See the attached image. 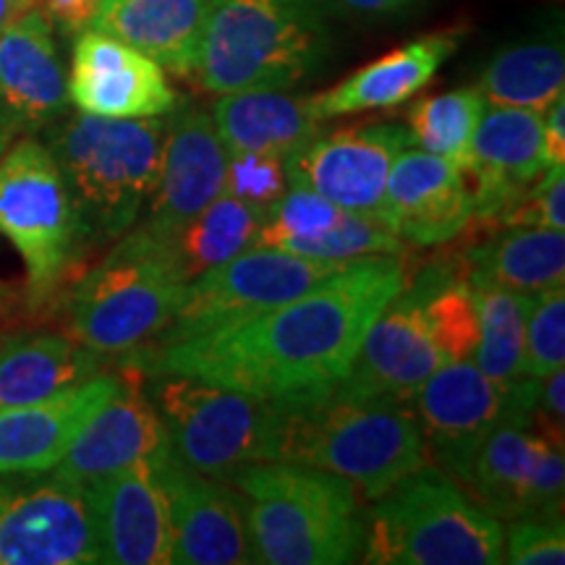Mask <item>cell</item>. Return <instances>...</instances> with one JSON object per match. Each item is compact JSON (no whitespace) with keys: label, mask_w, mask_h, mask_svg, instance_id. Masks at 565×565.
Returning <instances> with one entry per match:
<instances>
[{"label":"cell","mask_w":565,"mask_h":565,"mask_svg":"<svg viewBox=\"0 0 565 565\" xmlns=\"http://www.w3.org/2000/svg\"><path fill=\"white\" fill-rule=\"evenodd\" d=\"M408 278L395 254L353 259L296 299L181 341L126 353L141 374H186L204 383L301 406L341 385L362 338Z\"/></svg>","instance_id":"1"},{"label":"cell","mask_w":565,"mask_h":565,"mask_svg":"<svg viewBox=\"0 0 565 565\" xmlns=\"http://www.w3.org/2000/svg\"><path fill=\"white\" fill-rule=\"evenodd\" d=\"M477 343L475 291L458 254H440L408 275L385 303L333 393L349 401L412 404L429 374L471 359Z\"/></svg>","instance_id":"2"},{"label":"cell","mask_w":565,"mask_h":565,"mask_svg":"<svg viewBox=\"0 0 565 565\" xmlns=\"http://www.w3.org/2000/svg\"><path fill=\"white\" fill-rule=\"evenodd\" d=\"M228 482L244 500L252 563L343 565L362 561L364 511L345 479L288 461H263Z\"/></svg>","instance_id":"3"},{"label":"cell","mask_w":565,"mask_h":565,"mask_svg":"<svg viewBox=\"0 0 565 565\" xmlns=\"http://www.w3.org/2000/svg\"><path fill=\"white\" fill-rule=\"evenodd\" d=\"M275 461L309 466L377 500L429 461L416 416L398 401L328 398L282 406Z\"/></svg>","instance_id":"4"},{"label":"cell","mask_w":565,"mask_h":565,"mask_svg":"<svg viewBox=\"0 0 565 565\" xmlns=\"http://www.w3.org/2000/svg\"><path fill=\"white\" fill-rule=\"evenodd\" d=\"M189 282L171 242L137 225L63 296L66 335L108 359L145 351L173 322Z\"/></svg>","instance_id":"5"},{"label":"cell","mask_w":565,"mask_h":565,"mask_svg":"<svg viewBox=\"0 0 565 565\" xmlns=\"http://www.w3.org/2000/svg\"><path fill=\"white\" fill-rule=\"evenodd\" d=\"M168 116H61L47 129L84 236L108 244L131 231L158 186Z\"/></svg>","instance_id":"6"},{"label":"cell","mask_w":565,"mask_h":565,"mask_svg":"<svg viewBox=\"0 0 565 565\" xmlns=\"http://www.w3.org/2000/svg\"><path fill=\"white\" fill-rule=\"evenodd\" d=\"M328 53L320 0H210L194 76L212 95L288 89Z\"/></svg>","instance_id":"7"},{"label":"cell","mask_w":565,"mask_h":565,"mask_svg":"<svg viewBox=\"0 0 565 565\" xmlns=\"http://www.w3.org/2000/svg\"><path fill=\"white\" fill-rule=\"evenodd\" d=\"M372 503L364 513V563H503V524L437 466L424 463Z\"/></svg>","instance_id":"8"},{"label":"cell","mask_w":565,"mask_h":565,"mask_svg":"<svg viewBox=\"0 0 565 565\" xmlns=\"http://www.w3.org/2000/svg\"><path fill=\"white\" fill-rule=\"evenodd\" d=\"M0 233L26 267V307H47L89 242L45 141L21 137L0 154Z\"/></svg>","instance_id":"9"},{"label":"cell","mask_w":565,"mask_h":565,"mask_svg":"<svg viewBox=\"0 0 565 565\" xmlns=\"http://www.w3.org/2000/svg\"><path fill=\"white\" fill-rule=\"evenodd\" d=\"M173 456L204 477L228 479L275 461L282 406L186 374H145Z\"/></svg>","instance_id":"10"},{"label":"cell","mask_w":565,"mask_h":565,"mask_svg":"<svg viewBox=\"0 0 565 565\" xmlns=\"http://www.w3.org/2000/svg\"><path fill=\"white\" fill-rule=\"evenodd\" d=\"M100 563L87 484L58 469L0 475V565Z\"/></svg>","instance_id":"11"},{"label":"cell","mask_w":565,"mask_h":565,"mask_svg":"<svg viewBox=\"0 0 565 565\" xmlns=\"http://www.w3.org/2000/svg\"><path fill=\"white\" fill-rule=\"evenodd\" d=\"M345 265L349 263H324L275 246H249L238 257L204 270L189 282L173 322L152 345L181 341L291 301Z\"/></svg>","instance_id":"12"},{"label":"cell","mask_w":565,"mask_h":565,"mask_svg":"<svg viewBox=\"0 0 565 565\" xmlns=\"http://www.w3.org/2000/svg\"><path fill=\"white\" fill-rule=\"evenodd\" d=\"M458 484L494 519L563 515V445L540 433L532 412L511 401Z\"/></svg>","instance_id":"13"},{"label":"cell","mask_w":565,"mask_h":565,"mask_svg":"<svg viewBox=\"0 0 565 565\" xmlns=\"http://www.w3.org/2000/svg\"><path fill=\"white\" fill-rule=\"evenodd\" d=\"M406 147L412 137L401 124H356L317 134L286 158L288 183L312 189L353 215L377 217L387 175Z\"/></svg>","instance_id":"14"},{"label":"cell","mask_w":565,"mask_h":565,"mask_svg":"<svg viewBox=\"0 0 565 565\" xmlns=\"http://www.w3.org/2000/svg\"><path fill=\"white\" fill-rule=\"evenodd\" d=\"M171 521V563H252L244 500L225 479L183 466L173 450L152 466Z\"/></svg>","instance_id":"15"},{"label":"cell","mask_w":565,"mask_h":565,"mask_svg":"<svg viewBox=\"0 0 565 565\" xmlns=\"http://www.w3.org/2000/svg\"><path fill=\"white\" fill-rule=\"evenodd\" d=\"M412 404L427 456H433L437 469L461 482L471 456L503 419L511 401L471 359H463L429 374Z\"/></svg>","instance_id":"16"},{"label":"cell","mask_w":565,"mask_h":565,"mask_svg":"<svg viewBox=\"0 0 565 565\" xmlns=\"http://www.w3.org/2000/svg\"><path fill=\"white\" fill-rule=\"evenodd\" d=\"M171 454V440L158 408L145 391V374L121 362V383L84 422L58 469L76 482H92L131 466H154Z\"/></svg>","instance_id":"17"},{"label":"cell","mask_w":565,"mask_h":565,"mask_svg":"<svg viewBox=\"0 0 565 565\" xmlns=\"http://www.w3.org/2000/svg\"><path fill=\"white\" fill-rule=\"evenodd\" d=\"M225 162L228 152L210 113L200 105H175L168 113L158 186L141 228L158 238H173L223 192Z\"/></svg>","instance_id":"18"},{"label":"cell","mask_w":565,"mask_h":565,"mask_svg":"<svg viewBox=\"0 0 565 565\" xmlns=\"http://www.w3.org/2000/svg\"><path fill=\"white\" fill-rule=\"evenodd\" d=\"M66 84L68 103L87 116L154 118L179 105L162 66L97 30L82 32L76 40Z\"/></svg>","instance_id":"19"},{"label":"cell","mask_w":565,"mask_h":565,"mask_svg":"<svg viewBox=\"0 0 565 565\" xmlns=\"http://www.w3.org/2000/svg\"><path fill=\"white\" fill-rule=\"evenodd\" d=\"M475 215L469 179L456 162L424 150L398 154L387 175L377 221L408 246H445Z\"/></svg>","instance_id":"20"},{"label":"cell","mask_w":565,"mask_h":565,"mask_svg":"<svg viewBox=\"0 0 565 565\" xmlns=\"http://www.w3.org/2000/svg\"><path fill=\"white\" fill-rule=\"evenodd\" d=\"M68 84L53 24L45 13H21L0 32V152L17 131L45 129L66 113Z\"/></svg>","instance_id":"21"},{"label":"cell","mask_w":565,"mask_h":565,"mask_svg":"<svg viewBox=\"0 0 565 565\" xmlns=\"http://www.w3.org/2000/svg\"><path fill=\"white\" fill-rule=\"evenodd\" d=\"M542 121L545 116L534 110H484L463 168V173L471 175L475 202L469 228L490 231L503 210L547 171L542 158Z\"/></svg>","instance_id":"22"},{"label":"cell","mask_w":565,"mask_h":565,"mask_svg":"<svg viewBox=\"0 0 565 565\" xmlns=\"http://www.w3.org/2000/svg\"><path fill=\"white\" fill-rule=\"evenodd\" d=\"M84 484L100 536V563H171V521L152 466L139 463Z\"/></svg>","instance_id":"23"},{"label":"cell","mask_w":565,"mask_h":565,"mask_svg":"<svg viewBox=\"0 0 565 565\" xmlns=\"http://www.w3.org/2000/svg\"><path fill=\"white\" fill-rule=\"evenodd\" d=\"M118 383L121 370H103L38 404L0 408V475L58 466L84 422L116 393Z\"/></svg>","instance_id":"24"},{"label":"cell","mask_w":565,"mask_h":565,"mask_svg":"<svg viewBox=\"0 0 565 565\" xmlns=\"http://www.w3.org/2000/svg\"><path fill=\"white\" fill-rule=\"evenodd\" d=\"M461 45V32H435L416 38L385 53L383 58L356 68L343 82L320 95L309 97L312 113L320 121L353 116L364 110H385L404 105L435 79L443 63Z\"/></svg>","instance_id":"25"},{"label":"cell","mask_w":565,"mask_h":565,"mask_svg":"<svg viewBox=\"0 0 565 565\" xmlns=\"http://www.w3.org/2000/svg\"><path fill=\"white\" fill-rule=\"evenodd\" d=\"M210 0H103L92 30L126 42L175 76H194Z\"/></svg>","instance_id":"26"},{"label":"cell","mask_w":565,"mask_h":565,"mask_svg":"<svg viewBox=\"0 0 565 565\" xmlns=\"http://www.w3.org/2000/svg\"><path fill=\"white\" fill-rule=\"evenodd\" d=\"M458 259L469 282H492L534 296L563 286L565 236L555 228L475 231V242L463 244Z\"/></svg>","instance_id":"27"},{"label":"cell","mask_w":565,"mask_h":565,"mask_svg":"<svg viewBox=\"0 0 565 565\" xmlns=\"http://www.w3.org/2000/svg\"><path fill=\"white\" fill-rule=\"evenodd\" d=\"M210 116L228 154L259 152L282 160L317 137L322 126L309 97L282 95L280 89L221 95L212 103Z\"/></svg>","instance_id":"28"},{"label":"cell","mask_w":565,"mask_h":565,"mask_svg":"<svg viewBox=\"0 0 565 565\" xmlns=\"http://www.w3.org/2000/svg\"><path fill=\"white\" fill-rule=\"evenodd\" d=\"M103 353L66 333L0 335V408L26 406L103 372Z\"/></svg>","instance_id":"29"},{"label":"cell","mask_w":565,"mask_h":565,"mask_svg":"<svg viewBox=\"0 0 565 565\" xmlns=\"http://www.w3.org/2000/svg\"><path fill=\"white\" fill-rule=\"evenodd\" d=\"M565 55L561 42H524L487 63L479 92L492 108L545 113L563 97Z\"/></svg>","instance_id":"30"},{"label":"cell","mask_w":565,"mask_h":565,"mask_svg":"<svg viewBox=\"0 0 565 565\" xmlns=\"http://www.w3.org/2000/svg\"><path fill=\"white\" fill-rule=\"evenodd\" d=\"M469 286L475 291L479 317V343L471 359L500 391L508 393L526 377V317L534 296L492 282H469Z\"/></svg>","instance_id":"31"},{"label":"cell","mask_w":565,"mask_h":565,"mask_svg":"<svg viewBox=\"0 0 565 565\" xmlns=\"http://www.w3.org/2000/svg\"><path fill=\"white\" fill-rule=\"evenodd\" d=\"M263 221V212L221 192L168 242L173 246L183 275L194 280L196 275L228 263L254 246V236Z\"/></svg>","instance_id":"32"},{"label":"cell","mask_w":565,"mask_h":565,"mask_svg":"<svg viewBox=\"0 0 565 565\" xmlns=\"http://www.w3.org/2000/svg\"><path fill=\"white\" fill-rule=\"evenodd\" d=\"M484 110L487 100L479 87H463L443 92V95L435 97H424L406 113L408 137L419 150L456 162L463 171L466 160H469L471 139H475Z\"/></svg>","instance_id":"33"},{"label":"cell","mask_w":565,"mask_h":565,"mask_svg":"<svg viewBox=\"0 0 565 565\" xmlns=\"http://www.w3.org/2000/svg\"><path fill=\"white\" fill-rule=\"evenodd\" d=\"M282 249L301 254V257L324 259V263H353V259L377 257V254L404 257L406 244L385 223H380L377 217L349 212L333 228L307 238H296V242L286 244Z\"/></svg>","instance_id":"34"},{"label":"cell","mask_w":565,"mask_h":565,"mask_svg":"<svg viewBox=\"0 0 565 565\" xmlns=\"http://www.w3.org/2000/svg\"><path fill=\"white\" fill-rule=\"evenodd\" d=\"M345 215L349 212L330 200H324V196L312 192V189L288 183L286 194L275 202V207L267 212L263 225H259L257 236H254V246H275V249H282V246L296 242V238H307L315 236V233L333 228Z\"/></svg>","instance_id":"35"},{"label":"cell","mask_w":565,"mask_h":565,"mask_svg":"<svg viewBox=\"0 0 565 565\" xmlns=\"http://www.w3.org/2000/svg\"><path fill=\"white\" fill-rule=\"evenodd\" d=\"M565 362V291L563 286L534 294L526 317L524 374L547 377Z\"/></svg>","instance_id":"36"},{"label":"cell","mask_w":565,"mask_h":565,"mask_svg":"<svg viewBox=\"0 0 565 565\" xmlns=\"http://www.w3.org/2000/svg\"><path fill=\"white\" fill-rule=\"evenodd\" d=\"M286 189L288 173L282 158L259 152L228 154L223 192L231 194L233 200L249 204V207L267 215L275 207V202L286 194Z\"/></svg>","instance_id":"37"},{"label":"cell","mask_w":565,"mask_h":565,"mask_svg":"<svg viewBox=\"0 0 565 565\" xmlns=\"http://www.w3.org/2000/svg\"><path fill=\"white\" fill-rule=\"evenodd\" d=\"M503 563L511 565H563V515H519L503 529Z\"/></svg>","instance_id":"38"},{"label":"cell","mask_w":565,"mask_h":565,"mask_svg":"<svg viewBox=\"0 0 565 565\" xmlns=\"http://www.w3.org/2000/svg\"><path fill=\"white\" fill-rule=\"evenodd\" d=\"M498 228H565V171L563 166L547 168L503 215L492 223ZM487 233V231H484Z\"/></svg>","instance_id":"39"},{"label":"cell","mask_w":565,"mask_h":565,"mask_svg":"<svg viewBox=\"0 0 565 565\" xmlns=\"http://www.w3.org/2000/svg\"><path fill=\"white\" fill-rule=\"evenodd\" d=\"M534 427L547 437H553L555 443L563 445L565 437V372L561 370L550 372L547 377H542L540 393H536L534 412H532Z\"/></svg>","instance_id":"40"},{"label":"cell","mask_w":565,"mask_h":565,"mask_svg":"<svg viewBox=\"0 0 565 565\" xmlns=\"http://www.w3.org/2000/svg\"><path fill=\"white\" fill-rule=\"evenodd\" d=\"M103 0H38L42 13L51 24L58 26L63 34H82L92 30Z\"/></svg>","instance_id":"41"},{"label":"cell","mask_w":565,"mask_h":565,"mask_svg":"<svg viewBox=\"0 0 565 565\" xmlns=\"http://www.w3.org/2000/svg\"><path fill=\"white\" fill-rule=\"evenodd\" d=\"M545 121H542V158L545 168L565 166V97L555 100L545 110Z\"/></svg>","instance_id":"42"},{"label":"cell","mask_w":565,"mask_h":565,"mask_svg":"<svg viewBox=\"0 0 565 565\" xmlns=\"http://www.w3.org/2000/svg\"><path fill=\"white\" fill-rule=\"evenodd\" d=\"M320 3H330L341 11L356 13V17L395 19L412 13L422 0H320Z\"/></svg>","instance_id":"43"},{"label":"cell","mask_w":565,"mask_h":565,"mask_svg":"<svg viewBox=\"0 0 565 565\" xmlns=\"http://www.w3.org/2000/svg\"><path fill=\"white\" fill-rule=\"evenodd\" d=\"M32 9H38V0H0V32Z\"/></svg>","instance_id":"44"},{"label":"cell","mask_w":565,"mask_h":565,"mask_svg":"<svg viewBox=\"0 0 565 565\" xmlns=\"http://www.w3.org/2000/svg\"><path fill=\"white\" fill-rule=\"evenodd\" d=\"M9 317H6V312H3V301H0V335H6L9 333Z\"/></svg>","instance_id":"45"}]
</instances>
